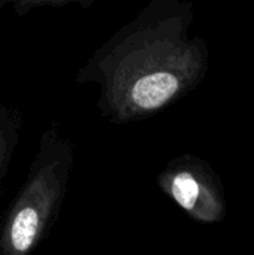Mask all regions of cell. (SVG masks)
Returning a JSON list of instances; mask_svg holds the SVG:
<instances>
[{"mask_svg": "<svg viewBox=\"0 0 254 255\" xmlns=\"http://www.w3.org/2000/svg\"><path fill=\"white\" fill-rule=\"evenodd\" d=\"M193 21V1L151 0L94 51L76 82L99 87L97 108L106 121L151 118L199 87L210 69V48L190 34Z\"/></svg>", "mask_w": 254, "mask_h": 255, "instance_id": "cell-1", "label": "cell"}, {"mask_svg": "<svg viewBox=\"0 0 254 255\" xmlns=\"http://www.w3.org/2000/svg\"><path fill=\"white\" fill-rule=\"evenodd\" d=\"M73 148L57 130L40 142L28 179L0 229V255H28L43 239L66 194Z\"/></svg>", "mask_w": 254, "mask_h": 255, "instance_id": "cell-2", "label": "cell"}, {"mask_svg": "<svg viewBox=\"0 0 254 255\" xmlns=\"http://www.w3.org/2000/svg\"><path fill=\"white\" fill-rule=\"evenodd\" d=\"M159 190L192 221L219 224L226 218L225 185L214 167L196 154H181L157 175Z\"/></svg>", "mask_w": 254, "mask_h": 255, "instance_id": "cell-3", "label": "cell"}, {"mask_svg": "<svg viewBox=\"0 0 254 255\" xmlns=\"http://www.w3.org/2000/svg\"><path fill=\"white\" fill-rule=\"evenodd\" d=\"M15 137H16V126L13 118L7 115L3 120H0V175L13 148Z\"/></svg>", "mask_w": 254, "mask_h": 255, "instance_id": "cell-4", "label": "cell"}]
</instances>
